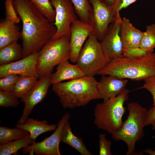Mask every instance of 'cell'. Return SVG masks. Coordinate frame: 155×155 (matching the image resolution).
Segmentation results:
<instances>
[{
    "mask_svg": "<svg viewBox=\"0 0 155 155\" xmlns=\"http://www.w3.org/2000/svg\"><path fill=\"white\" fill-rule=\"evenodd\" d=\"M127 117L119 130L112 135L115 140H121L127 144L128 149L126 154H135L136 142L144 135V128L147 110L137 102L129 103Z\"/></svg>",
    "mask_w": 155,
    "mask_h": 155,
    "instance_id": "5",
    "label": "cell"
},
{
    "mask_svg": "<svg viewBox=\"0 0 155 155\" xmlns=\"http://www.w3.org/2000/svg\"><path fill=\"white\" fill-rule=\"evenodd\" d=\"M12 1H13L14 0H12Z\"/></svg>",
    "mask_w": 155,
    "mask_h": 155,
    "instance_id": "39",
    "label": "cell"
},
{
    "mask_svg": "<svg viewBox=\"0 0 155 155\" xmlns=\"http://www.w3.org/2000/svg\"><path fill=\"white\" fill-rule=\"evenodd\" d=\"M152 125V129L155 130V122L153 123Z\"/></svg>",
    "mask_w": 155,
    "mask_h": 155,
    "instance_id": "37",
    "label": "cell"
},
{
    "mask_svg": "<svg viewBox=\"0 0 155 155\" xmlns=\"http://www.w3.org/2000/svg\"><path fill=\"white\" fill-rule=\"evenodd\" d=\"M142 152L150 155H155V150H153L150 148H147L142 150Z\"/></svg>",
    "mask_w": 155,
    "mask_h": 155,
    "instance_id": "35",
    "label": "cell"
},
{
    "mask_svg": "<svg viewBox=\"0 0 155 155\" xmlns=\"http://www.w3.org/2000/svg\"><path fill=\"white\" fill-rule=\"evenodd\" d=\"M155 122V105L147 110L145 126L152 125Z\"/></svg>",
    "mask_w": 155,
    "mask_h": 155,
    "instance_id": "34",
    "label": "cell"
},
{
    "mask_svg": "<svg viewBox=\"0 0 155 155\" xmlns=\"http://www.w3.org/2000/svg\"><path fill=\"white\" fill-rule=\"evenodd\" d=\"M55 11L54 24L57 31L50 39L53 40L63 37L70 38V28L72 23L78 19L72 3L70 0H50Z\"/></svg>",
    "mask_w": 155,
    "mask_h": 155,
    "instance_id": "9",
    "label": "cell"
},
{
    "mask_svg": "<svg viewBox=\"0 0 155 155\" xmlns=\"http://www.w3.org/2000/svg\"><path fill=\"white\" fill-rule=\"evenodd\" d=\"M128 82L126 79L112 75H102L98 82V89L103 101L116 96L125 88Z\"/></svg>",
    "mask_w": 155,
    "mask_h": 155,
    "instance_id": "16",
    "label": "cell"
},
{
    "mask_svg": "<svg viewBox=\"0 0 155 155\" xmlns=\"http://www.w3.org/2000/svg\"><path fill=\"white\" fill-rule=\"evenodd\" d=\"M56 69V71L52 75V85L63 81L73 80L86 76L77 64H71L68 60L64 61L57 65Z\"/></svg>",
    "mask_w": 155,
    "mask_h": 155,
    "instance_id": "17",
    "label": "cell"
},
{
    "mask_svg": "<svg viewBox=\"0 0 155 155\" xmlns=\"http://www.w3.org/2000/svg\"><path fill=\"white\" fill-rule=\"evenodd\" d=\"M15 126L27 131L29 133L30 137L35 141L40 135L55 131L57 127L56 124H48L46 120L40 121L29 117L24 123H17Z\"/></svg>",
    "mask_w": 155,
    "mask_h": 155,
    "instance_id": "18",
    "label": "cell"
},
{
    "mask_svg": "<svg viewBox=\"0 0 155 155\" xmlns=\"http://www.w3.org/2000/svg\"><path fill=\"white\" fill-rule=\"evenodd\" d=\"M122 22L115 21L111 24L100 42L103 51L110 61L124 57L120 37Z\"/></svg>",
    "mask_w": 155,
    "mask_h": 155,
    "instance_id": "13",
    "label": "cell"
},
{
    "mask_svg": "<svg viewBox=\"0 0 155 155\" xmlns=\"http://www.w3.org/2000/svg\"><path fill=\"white\" fill-rule=\"evenodd\" d=\"M140 48L147 53L153 52L155 48V24L147 26L141 40Z\"/></svg>",
    "mask_w": 155,
    "mask_h": 155,
    "instance_id": "26",
    "label": "cell"
},
{
    "mask_svg": "<svg viewBox=\"0 0 155 155\" xmlns=\"http://www.w3.org/2000/svg\"><path fill=\"white\" fill-rule=\"evenodd\" d=\"M36 9L53 23L55 21L56 12L50 0H29Z\"/></svg>",
    "mask_w": 155,
    "mask_h": 155,
    "instance_id": "27",
    "label": "cell"
},
{
    "mask_svg": "<svg viewBox=\"0 0 155 155\" xmlns=\"http://www.w3.org/2000/svg\"><path fill=\"white\" fill-rule=\"evenodd\" d=\"M115 0H105V1L108 5L112 6Z\"/></svg>",
    "mask_w": 155,
    "mask_h": 155,
    "instance_id": "36",
    "label": "cell"
},
{
    "mask_svg": "<svg viewBox=\"0 0 155 155\" xmlns=\"http://www.w3.org/2000/svg\"><path fill=\"white\" fill-rule=\"evenodd\" d=\"M21 36V32L16 24L5 18L1 21L0 49L17 42Z\"/></svg>",
    "mask_w": 155,
    "mask_h": 155,
    "instance_id": "19",
    "label": "cell"
},
{
    "mask_svg": "<svg viewBox=\"0 0 155 155\" xmlns=\"http://www.w3.org/2000/svg\"><path fill=\"white\" fill-rule=\"evenodd\" d=\"M30 136L27 131L18 127L11 128L6 126L0 127V145Z\"/></svg>",
    "mask_w": 155,
    "mask_h": 155,
    "instance_id": "22",
    "label": "cell"
},
{
    "mask_svg": "<svg viewBox=\"0 0 155 155\" xmlns=\"http://www.w3.org/2000/svg\"><path fill=\"white\" fill-rule=\"evenodd\" d=\"M100 0L101 1H103V0Z\"/></svg>",
    "mask_w": 155,
    "mask_h": 155,
    "instance_id": "38",
    "label": "cell"
},
{
    "mask_svg": "<svg viewBox=\"0 0 155 155\" xmlns=\"http://www.w3.org/2000/svg\"><path fill=\"white\" fill-rule=\"evenodd\" d=\"M18 98L12 92L0 90V106L17 107L19 104Z\"/></svg>",
    "mask_w": 155,
    "mask_h": 155,
    "instance_id": "28",
    "label": "cell"
},
{
    "mask_svg": "<svg viewBox=\"0 0 155 155\" xmlns=\"http://www.w3.org/2000/svg\"><path fill=\"white\" fill-rule=\"evenodd\" d=\"M97 74L112 75L135 81L155 75V53L140 57H123L110 61Z\"/></svg>",
    "mask_w": 155,
    "mask_h": 155,
    "instance_id": "3",
    "label": "cell"
},
{
    "mask_svg": "<svg viewBox=\"0 0 155 155\" xmlns=\"http://www.w3.org/2000/svg\"><path fill=\"white\" fill-rule=\"evenodd\" d=\"M35 142L30 136L0 145V155L16 154L20 149L26 148Z\"/></svg>",
    "mask_w": 155,
    "mask_h": 155,
    "instance_id": "24",
    "label": "cell"
},
{
    "mask_svg": "<svg viewBox=\"0 0 155 155\" xmlns=\"http://www.w3.org/2000/svg\"><path fill=\"white\" fill-rule=\"evenodd\" d=\"M37 62L38 78L51 71L55 66L69 59V38L63 37L50 40L39 51Z\"/></svg>",
    "mask_w": 155,
    "mask_h": 155,
    "instance_id": "6",
    "label": "cell"
},
{
    "mask_svg": "<svg viewBox=\"0 0 155 155\" xmlns=\"http://www.w3.org/2000/svg\"><path fill=\"white\" fill-rule=\"evenodd\" d=\"M52 71L40 78L30 90L21 98V101L24 104V106L22 115L17 123H24L28 118L34 107L45 98L52 84Z\"/></svg>",
    "mask_w": 155,
    "mask_h": 155,
    "instance_id": "11",
    "label": "cell"
},
{
    "mask_svg": "<svg viewBox=\"0 0 155 155\" xmlns=\"http://www.w3.org/2000/svg\"><path fill=\"white\" fill-rule=\"evenodd\" d=\"M14 8L22 23V58L39 52L54 36L53 23L39 12L29 0H14Z\"/></svg>",
    "mask_w": 155,
    "mask_h": 155,
    "instance_id": "1",
    "label": "cell"
},
{
    "mask_svg": "<svg viewBox=\"0 0 155 155\" xmlns=\"http://www.w3.org/2000/svg\"><path fill=\"white\" fill-rule=\"evenodd\" d=\"M144 32L135 27L129 19L123 17L121 24L120 37L124 57H139L144 52L140 48Z\"/></svg>",
    "mask_w": 155,
    "mask_h": 155,
    "instance_id": "12",
    "label": "cell"
},
{
    "mask_svg": "<svg viewBox=\"0 0 155 155\" xmlns=\"http://www.w3.org/2000/svg\"><path fill=\"white\" fill-rule=\"evenodd\" d=\"M112 145L111 142L106 139L105 134L103 133L100 134L99 136V155H112L111 151Z\"/></svg>",
    "mask_w": 155,
    "mask_h": 155,
    "instance_id": "32",
    "label": "cell"
},
{
    "mask_svg": "<svg viewBox=\"0 0 155 155\" xmlns=\"http://www.w3.org/2000/svg\"><path fill=\"white\" fill-rule=\"evenodd\" d=\"M38 78L36 76H20L12 92L18 98H21L32 89Z\"/></svg>",
    "mask_w": 155,
    "mask_h": 155,
    "instance_id": "23",
    "label": "cell"
},
{
    "mask_svg": "<svg viewBox=\"0 0 155 155\" xmlns=\"http://www.w3.org/2000/svg\"><path fill=\"white\" fill-rule=\"evenodd\" d=\"M39 55L38 52L8 64L0 65V78L11 74L38 78L37 62Z\"/></svg>",
    "mask_w": 155,
    "mask_h": 155,
    "instance_id": "14",
    "label": "cell"
},
{
    "mask_svg": "<svg viewBox=\"0 0 155 155\" xmlns=\"http://www.w3.org/2000/svg\"><path fill=\"white\" fill-rule=\"evenodd\" d=\"M20 75L11 74L0 78V90L7 92H12L14 85Z\"/></svg>",
    "mask_w": 155,
    "mask_h": 155,
    "instance_id": "29",
    "label": "cell"
},
{
    "mask_svg": "<svg viewBox=\"0 0 155 155\" xmlns=\"http://www.w3.org/2000/svg\"><path fill=\"white\" fill-rule=\"evenodd\" d=\"M22 48L17 42L0 49V65L17 61L22 58Z\"/></svg>",
    "mask_w": 155,
    "mask_h": 155,
    "instance_id": "21",
    "label": "cell"
},
{
    "mask_svg": "<svg viewBox=\"0 0 155 155\" xmlns=\"http://www.w3.org/2000/svg\"><path fill=\"white\" fill-rule=\"evenodd\" d=\"M129 90L125 88L116 96L98 104L94 111V123L98 128L113 134L121 127L126 111L125 102L128 99Z\"/></svg>",
    "mask_w": 155,
    "mask_h": 155,
    "instance_id": "4",
    "label": "cell"
},
{
    "mask_svg": "<svg viewBox=\"0 0 155 155\" xmlns=\"http://www.w3.org/2000/svg\"><path fill=\"white\" fill-rule=\"evenodd\" d=\"M137 0H115L111 6L114 14V22L119 21L122 22L119 13L120 10L126 8Z\"/></svg>",
    "mask_w": 155,
    "mask_h": 155,
    "instance_id": "30",
    "label": "cell"
},
{
    "mask_svg": "<svg viewBox=\"0 0 155 155\" xmlns=\"http://www.w3.org/2000/svg\"><path fill=\"white\" fill-rule=\"evenodd\" d=\"M93 8L89 24L92 28V35L101 41L107 32L110 24L114 22L111 6L104 1L89 0Z\"/></svg>",
    "mask_w": 155,
    "mask_h": 155,
    "instance_id": "10",
    "label": "cell"
},
{
    "mask_svg": "<svg viewBox=\"0 0 155 155\" xmlns=\"http://www.w3.org/2000/svg\"><path fill=\"white\" fill-rule=\"evenodd\" d=\"M69 38V59L76 63L80 51L87 38L92 35V28L89 24L77 19L71 24Z\"/></svg>",
    "mask_w": 155,
    "mask_h": 155,
    "instance_id": "15",
    "label": "cell"
},
{
    "mask_svg": "<svg viewBox=\"0 0 155 155\" xmlns=\"http://www.w3.org/2000/svg\"><path fill=\"white\" fill-rule=\"evenodd\" d=\"M70 114L66 112L58 122L55 131L49 137L40 142L36 141L23 149L24 154L32 155H61L59 148L61 141L62 129L65 123L70 118Z\"/></svg>",
    "mask_w": 155,
    "mask_h": 155,
    "instance_id": "8",
    "label": "cell"
},
{
    "mask_svg": "<svg viewBox=\"0 0 155 155\" xmlns=\"http://www.w3.org/2000/svg\"><path fill=\"white\" fill-rule=\"evenodd\" d=\"M144 83L139 89L144 88L148 90L152 96L153 105H155V75L147 78L144 80Z\"/></svg>",
    "mask_w": 155,
    "mask_h": 155,
    "instance_id": "33",
    "label": "cell"
},
{
    "mask_svg": "<svg viewBox=\"0 0 155 155\" xmlns=\"http://www.w3.org/2000/svg\"><path fill=\"white\" fill-rule=\"evenodd\" d=\"M75 12L79 20L89 24L93 11L92 7L89 0H70Z\"/></svg>",
    "mask_w": 155,
    "mask_h": 155,
    "instance_id": "25",
    "label": "cell"
},
{
    "mask_svg": "<svg viewBox=\"0 0 155 155\" xmlns=\"http://www.w3.org/2000/svg\"><path fill=\"white\" fill-rule=\"evenodd\" d=\"M61 141L73 148L82 155H93L86 148L82 138L73 133L69 120L63 127Z\"/></svg>",
    "mask_w": 155,
    "mask_h": 155,
    "instance_id": "20",
    "label": "cell"
},
{
    "mask_svg": "<svg viewBox=\"0 0 155 155\" xmlns=\"http://www.w3.org/2000/svg\"><path fill=\"white\" fill-rule=\"evenodd\" d=\"M52 90L64 108L84 106L92 100L102 99L98 82L94 77L85 76L53 84Z\"/></svg>",
    "mask_w": 155,
    "mask_h": 155,
    "instance_id": "2",
    "label": "cell"
},
{
    "mask_svg": "<svg viewBox=\"0 0 155 155\" xmlns=\"http://www.w3.org/2000/svg\"><path fill=\"white\" fill-rule=\"evenodd\" d=\"M110 61L105 55L100 42L91 35L85 42L77 64L87 76L94 77Z\"/></svg>",
    "mask_w": 155,
    "mask_h": 155,
    "instance_id": "7",
    "label": "cell"
},
{
    "mask_svg": "<svg viewBox=\"0 0 155 155\" xmlns=\"http://www.w3.org/2000/svg\"><path fill=\"white\" fill-rule=\"evenodd\" d=\"M5 19L16 24L18 23L20 19L13 7L12 0H6L5 2Z\"/></svg>",
    "mask_w": 155,
    "mask_h": 155,
    "instance_id": "31",
    "label": "cell"
}]
</instances>
